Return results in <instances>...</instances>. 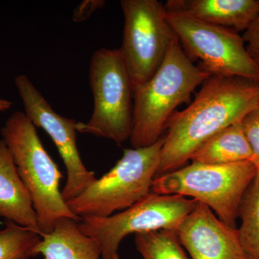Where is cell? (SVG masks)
<instances>
[{"label": "cell", "instance_id": "18", "mask_svg": "<svg viewBox=\"0 0 259 259\" xmlns=\"http://www.w3.org/2000/svg\"><path fill=\"white\" fill-rule=\"evenodd\" d=\"M135 242L144 259H189L175 231L162 230L137 233Z\"/></svg>", "mask_w": 259, "mask_h": 259}, {"label": "cell", "instance_id": "21", "mask_svg": "<svg viewBox=\"0 0 259 259\" xmlns=\"http://www.w3.org/2000/svg\"><path fill=\"white\" fill-rule=\"evenodd\" d=\"M105 2L102 0H87L80 3L77 8L74 10V22L84 21L90 18L97 9L102 8Z\"/></svg>", "mask_w": 259, "mask_h": 259}, {"label": "cell", "instance_id": "14", "mask_svg": "<svg viewBox=\"0 0 259 259\" xmlns=\"http://www.w3.org/2000/svg\"><path fill=\"white\" fill-rule=\"evenodd\" d=\"M79 223L63 218L49 234L41 235L37 255L45 259H101L97 242L80 231Z\"/></svg>", "mask_w": 259, "mask_h": 259}, {"label": "cell", "instance_id": "6", "mask_svg": "<svg viewBox=\"0 0 259 259\" xmlns=\"http://www.w3.org/2000/svg\"><path fill=\"white\" fill-rule=\"evenodd\" d=\"M89 74L93 115L86 123L78 122L76 131L123 144L132 131L134 88L119 49L102 48L95 51Z\"/></svg>", "mask_w": 259, "mask_h": 259}, {"label": "cell", "instance_id": "5", "mask_svg": "<svg viewBox=\"0 0 259 259\" xmlns=\"http://www.w3.org/2000/svg\"><path fill=\"white\" fill-rule=\"evenodd\" d=\"M164 137L148 147L124 150L122 158L82 194L66 202L80 218H107L125 210L151 192Z\"/></svg>", "mask_w": 259, "mask_h": 259}, {"label": "cell", "instance_id": "4", "mask_svg": "<svg viewBox=\"0 0 259 259\" xmlns=\"http://www.w3.org/2000/svg\"><path fill=\"white\" fill-rule=\"evenodd\" d=\"M257 171L251 161L228 164L192 162L156 177L151 192L192 197L207 206L223 223L236 228L242 200Z\"/></svg>", "mask_w": 259, "mask_h": 259}, {"label": "cell", "instance_id": "10", "mask_svg": "<svg viewBox=\"0 0 259 259\" xmlns=\"http://www.w3.org/2000/svg\"><path fill=\"white\" fill-rule=\"evenodd\" d=\"M15 84L24 106V113L35 127L52 139L64 161L67 180L61 194L65 202L78 197L97 180L95 173L83 164L76 144V122L59 115L26 75L15 78Z\"/></svg>", "mask_w": 259, "mask_h": 259}, {"label": "cell", "instance_id": "19", "mask_svg": "<svg viewBox=\"0 0 259 259\" xmlns=\"http://www.w3.org/2000/svg\"><path fill=\"white\" fill-rule=\"evenodd\" d=\"M241 125L253 153L252 162L259 169V108L245 115Z\"/></svg>", "mask_w": 259, "mask_h": 259}, {"label": "cell", "instance_id": "3", "mask_svg": "<svg viewBox=\"0 0 259 259\" xmlns=\"http://www.w3.org/2000/svg\"><path fill=\"white\" fill-rule=\"evenodd\" d=\"M3 141L13 155L15 166L32 197L40 234H49L63 218L80 222L60 192V170L42 146L36 127L24 112L16 111L2 127Z\"/></svg>", "mask_w": 259, "mask_h": 259}, {"label": "cell", "instance_id": "24", "mask_svg": "<svg viewBox=\"0 0 259 259\" xmlns=\"http://www.w3.org/2000/svg\"><path fill=\"white\" fill-rule=\"evenodd\" d=\"M258 108H259V106H258Z\"/></svg>", "mask_w": 259, "mask_h": 259}, {"label": "cell", "instance_id": "1", "mask_svg": "<svg viewBox=\"0 0 259 259\" xmlns=\"http://www.w3.org/2000/svg\"><path fill=\"white\" fill-rule=\"evenodd\" d=\"M259 106V81L212 75L193 102L171 116L161 149L157 176L182 168L214 135Z\"/></svg>", "mask_w": 259, "mask_h": 259}, {"label": "cell", "instance_id": "11", "mask_svg": "<svg viewBox=\"0 0 259 259\" xmlns=\"http://www.w3.org/2000/svg\"><path fill=\"white\" fill-rule=\"evenodd\" d=\"M175 232L192 259H247L238 229L223 223L201 202Z\"/></svg>", "mask_w": 259, "mask_h": 259}, {"label": "cell", "instance_id": "16", "mask_svg": "<svg viewBox=\"0 0 259 259\" xmlns=\"http://www.w3.org/2000/svg\"><path fill=\"white\" fill-rule=\"evenodd\" d=\"M238 218V236L247 259H259V169L242 200Z\"/></svg>", "mask_w": 259, "mask_h": 259}, {"label": "cell", "instance_id": "23", "mask_svg": "<svg viewBox=\"0 0 259 259\" xmlns=\"http://www.w3.org/2000/svg\"><path fill=\"white\" fill-rule=\"evenodd\" d=\"M255 60H256L257 61H258V64H259V58H258V59H255Z\"/></svg>", "mask_w": 259, "mask_h": 259}, {"label": "cell", "instance_id": "22", "mask_svg": "<svg viewBox=\"0 0 259 259\" xmlns=\"http://www.w3.org/2000/svg\"><path fill=\"white\" fill-rule=\"evenodd\" d=\"M13 103L8 100L0 97V112H5L9 110L13 107Z\"/></svg>", "mask_w": 259, "mask_h": 259}, {"label": "cell", "instance_id": "12", "mask_svg": "<svg viewBox=\"0 0 259 259\" xmlns=\"http://www.w3.org/2000/svg\"><path fill=\"white\" fill-rule=\"evenodd\" d=\"M164 6L167 11L238 32H245L259 16V0H168Z\"/></svg>", "mask_w": 259, "mask_h": 259}, {"label": "cell", "instance_id": "20", "mask_svg": "<svg viewBox=\"0 0 259 259\" xmlns=\"http://www.w3.org/2000/svg\"><path fill=\"white\" fill-rule=\"evenodd\" d=\"M243 40L246 44L248 54L253 59L259 58V16L243 33Z\"/></svg>", "mask_w": 259, "mask_h": 259}, {"label": "cell", "instance_id": "13", "mask_svg": "<svg viewBox=\"0 0 259 259\" xmlns=\"http://www.w3.org/2000/svg\"><path fill=\"white\" fill-rule=\"evenodd\" d=\"M0 217L40 233L31 196L3 139L0 140Z\"/></svg>", "mask_w": 259, "mask_h": 259}, {"label": "cell", "instance_id": "2", "mask_svg": "<svg viewBox=\"0 0 259 259\" xmlns=\"http://www.w3.org/2000/svg\"><path fill=\"white\" fill-rule=\"evenodd\" d=\"M210 76L194 64L177 37L152 77L134 90L132 147H148L157 142L177 107L188 101Z\"/></svg>", "mask_w": 259, "mask_h": 259}, {"label": "cell", "instance_id": "7", "mask_svg": "<svg viewBox=\"0 0 259 259\" xmlns=\"http://www.w3.org/2000/svg\"><path fill=\"white\" fill-rule=\"evenodd\" d=\"M197 203L195 199L178 194L151 192L137 203L109 217L81 218L79 229L97 242L101 259H120L119 245L125 237L162 230L176 231Z\"/></svg>", "mask_w": 259, "mask_h": 259}, {"label": "cell", "instance_id": "9", "mask_svg": "<svg viewBox=\"0 0 259 259\" xmlns=\"http://www.w3.org/2000/svg\"><path fill=\"white\" fill-rule=\"evenodd\" d=\"M120 5L124 30L119 51L134 90L152 77L177 36L157 0H122Z\"/></svg>", "mask_w": 259, "mask_h": 259}, {"label": "cell", "instance_id": "17", "mask_svg": "<svg viewBox=\"0 0 259 259\" xmlns=\"http://www.w3.org/2000/svg\"><path fill=\"white\" fill-rule=\"evenodd\" d=\"M40 233L8 221L0 229V259H30L37 256Z\"/></svg>", "mask_w": 259, "mask_h": 259}, {"label": "cell", "instance_id": "15", "mask_svg": "<svg viewBox=\"0 0 259 259\" xmlns=\"http://www.w3.org/2000/svg\"><path fill=\"white\" fill-rule=\"evenodd\" d=\"M251 148L241 122L223 130L206 141L192 154V162L206 164H228L251 161Z\"/></svg>", "mask_w": 259, "mask_h": 259}, {"label": "cell", "instance_id": "8", "mask_svg": "<svg viewBox=\"0 0 259 259\" xmlns=\"http://www.w3.org/2000/svg\"><path fill=\"white\" fill-rule=\"evenodd\" d=\"M166 19L187 56L201 61L211 75L259 81V64L248 54L243 37L233 29L204 23L179 12Z\"/></svg>", "mask_w": 259, "mask_h": 259}]
</instances>
